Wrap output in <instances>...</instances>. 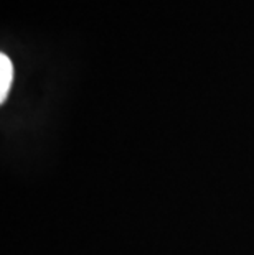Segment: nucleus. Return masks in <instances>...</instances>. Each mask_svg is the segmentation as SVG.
I'll use <instances>...</instances> for the list:
<instances>
[{
	"label": "nucleus",
	"mask_w": 254,
	"mask_h": 255,
	"mask_svg": "<svg viewBox=\"0 0 254 255\" xmlns=\"http://www.w3.org/2000/svg\"><path fill=\"white\" fill-rule=\"evenodd\" d=\"M12 83H13V66L8 58L2 55L0 56V101L2 102L7 97Z\"/></svg>",
	"instance_id": "1"
}]
</instances>
